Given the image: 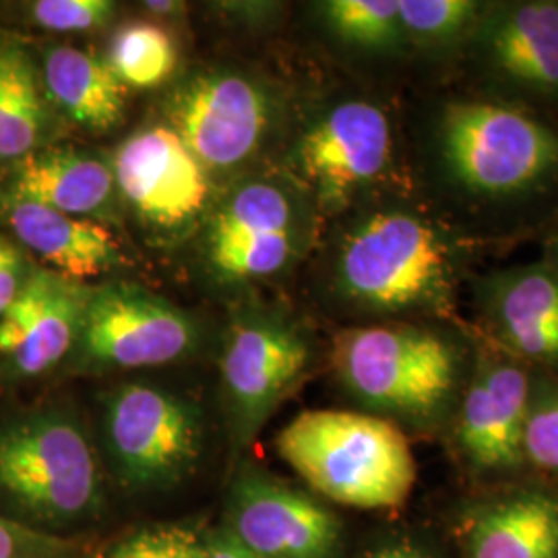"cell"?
Wrapping results in <instances>:
<instances>
[{
	"instance_id": "6da1fadb",
	"label": "cell",
	"mask_w": 558,
	"mask_h": 558,
	"mask_svg": "<svg viewBox=\"0 0 558 558\" xmlns=\"http://www.w3.org/2000/svg\"><path fill=\"white\" fill-rule=\"evenodd\" d=\"M412 179L480 248L539 236L558 216V124L447 85L420 112Z\"/></svg>"
},
{
	"instance_id": "7a4b0ae2",
	"label": "cell",
	"mask_w": 558,
	"mask_h": 558,
	"mask_svg": "<svg viewBox=\"0 0 558 558\" xmlns=\"http://www.w3.org/2000/svg\"><path fill=\"white\" fill-rule=\"evenodd\" d=\"M480 253L416 189L393 191L338 218L320 292L341 315L364 320L356 325L461 320Z\"/></svg>"
},
{
	"instance_id": "3957f363",
	"label": "cell",
	"mask_w": 558,
	"mask_h": 558,
	"mask_svg": "<svg viewBox=\"0 0 558 558\" xmlns=\"http://www.w3.org/2000/svg\"><path fill=\"white\" fill-rule=\"evenodd\" d=\"M339 387L364 412L416 430L451 424L476 362L468 320L348 325L331 341Z\"/></svg>"
},
{
	"instance_id": "277c9868",
	"label": "cell",
	"mask_w": 558,
	"mask_h": 558,
	"mask_svg": "<svg viewBox=\"0 0 558 558\" xmlns=\"http://www.w3.org/2000/svg\"><path fill=\"white\" fill-rule=\"evenodd\" d=\"M286 163V174L311 197L323 221L385 193L414 189L393 112L364 96L315 106L290 143Z\"/></svg>"
},
{
	"instance_id": "5b68a950",
	"label": "cell",
	"mask_w": 558,
	"mask_h": 558,
	"mask_svg": "<svg viewBox=\"0 0 558 558\" xmlns=\"http://www.w3.org/2000/svg\"><path fill=\"white\" fill-rule=\"evenodd\" d=\"M276 449L313 490L356 509H398L416 484L408 435L368 412H300L279 430Z\"/></svg>"
},
{
	"instance_id": "8992f818",
	"label": "cell",
	"mask_w": 558,
	"mask_h": 558,
	"mask_svg": "<svg viewBox=\"0 0 558 558\" xmlns=\"http://www.w3.org/2000/svg\"><path fill=\"white\" fill-rule=\"evenodd\" d=\"M0 493L46 525L98 518L100 461L80 420L52 410L2 424Z\"/></svg>"
},
{
	"instance_id": "52a82bcc",
	"label": "cell",
	"mask_w": 558,
	"mask_h": 558,
	"mask_svg": "<svg viewBox=\"0 0 558 558\" xmlns=\"http://www.w3.org/2000/svg\"><path fill=\"white\" fill-rule=\"evenodd\" d=\"M319 211L294 180H248L209 214L203 253L221 283H248L290 274L319 239Z\"/></svg>"
},
{
	"instance_id": "ba28073f",
	"label": "cell",
	"mask_w": 558,
	"mask_h": 558,
	"mask_svg": "<svg viewBox=\"0 0 558 558\" xmlns=\"http://www.w3.org/2000/svg\"><path fill=\"white\" fill-rule=\"evenodd\" d=\"M451 81L558 124V0H488Z\"/></svg>"
},
{
	"instance_id": "9c48e42d",
	"label": "cell",
	"mask_w": 558,
	"mask_h": 558,
	"mask_svg": "<svg viewBox=\"0 0 558 558\" xmlns=\"http://www.w3.org/2000/svg\"><path fill=\"white\" fill-rule=\"evenodd\" d=\"M101 440L120 486L161 493L191 478L203 458L199 405L154 383H122L104 399Z\"/></svg>"
},
{
	"instance_id": "30bf717a",
	"label": "cell",
	"mask_w": 558,
	"mask_h": 558,
	"mask_svg": "<svg viewBox=\"0 0 558 558\" xmlns=\"http://www.w3.org/2000/svg\"><path fill=\"white\" fill-rule=\"evenodd\" d=\"M313 362L315 339L290 313L260 306L234 317L221 350L220 379L236 451L259 435Z\"/></svg>"
},
{
	"instance_id": "8fae6325",
	"label": "cell",
	"mask_w": 558,
	"mask_h": 558,
	"mask_svg": "<svg viewBox=\"0 0 558 558\" xmlns=\"http://www.w3.org/2000/svg\"><path fill=\"white\" fill-rule=\"evenodd\" d=\"M197 320L133 283L92 288L71 354L83 373L135 371L189 359L199 348Z\"/></svg>"
},
{
	"instance_id": "7c38bea8",
	"label": "cell",
	"mask_w": 558,
	"mask_h": 558,
	"mask_svg": "<svg viewBox=\"0 0 558 558\" xmlns=\"http://www.w3.org/2000/svg\"><path fill=\"white\" fill-rule=\"evenodd\" d=\"M168 126L211 172H230L269 140L278 96L265 83L234 71H205L182 81L166 104Z\"/></svg>"
},
{
	"instance_id": "4fadbf2b",
	"label": "cell",
	"mask_w": 558,
	"mask_h": 558,
	"mask_svg": "<svg viewBox=\"0 0 558 558\" xmlns=\"http://www.w3.org/2000/svg\"><path fill=\"white\" fill-rule=\"evenodd\" d=\"M476 333V362L451 418L461 459L478 472H507L523 461V426L534 371Z\"/></svg>"
},
{
	"instance_id": "5bb4252c",
	"label": "cell",
	"mask_w": 558,
	"mask_h": 558,
	"mask_svg": "<svg viewBox=\"0 0 558 558\" xmlns=\"http://www.w3.org/2000/svg\"><path fill=\"white\" fill-rule=\"evenodd\" d=\"M117 191L147 228L182 234L207 214L214 180L168 124L124 141L114 156Z\"/></svg>"
},
{
	"instance_id": "9a60e30c",
	"label": "cell",
	"mask_w": 558,
	"mask_h": 558,
	"mask_svg": "<svg viewBox=\"0 0 558 558\" xmlns=\"http://www.w3.org/2000/svg\"><path fill=\"white\" fill-rule=\"evenodd\" d=\"M468 294L484 338L558 379V278L542 260L474 274Z\"/></svg>"
},
{
	"instance_id": "2e32d148",
	"label": "cell",
	"mask_w": 558,
	"mask_h": 558,
	"mask_svg": "<svg viewBox=\"0 0 558 558\" xmlns=\"http://www.w3.org/2000/svg\"><path fill=\"white\" fill-rule=\"evenodd\" d=\"M223 530L253 558H336L341 539L329 509L255 468L232 482Z\"/></svg>"
},
{
	"instance_id": "e0dca14e",
	"label": "cell",
	"mask_w": 558,
	"mask_h": 558,
	"mask_svg": "<svg viewBox=\"0 0 558 558\" xmlns=\"http://www.w3.org/2000/svg\"><path fill=\"white\" fill-rule=\"evenodd\" d=\"M92 288L52 269H32L0 317V362L11 375L40 377L73 354Z\"/></svg>"
},
{
	"instance_id": "ac0fdd59",
	"label": "cell",
	"mask_w": 558,
	"mask_h": 558,
	"mask_svg": "<svg viewBox=\"0 0 558 558\" xmlns=\"http://www.w3.org/2000/svg\"><path fill=\"white\" fill-rule=\"evenodd\" d=\"M7 220L15 236L52 271L83 281L122 265L114 234L89 218H73L29 201L7 203Z\"/></svg>"
},
{
	"instance_id": "d6986e66",
	"label": "cell",
	"mask_w": 558,
	"mask_h": 558,
	"mask_svg": "<svg viewBox=\"0 0 558 558\" xmlns=\"http://www.w3.org/2000/svg\"><path fill=\"white\" fill-rule=\"evenodd\" d=\"M11 199L29 201L73 218H89L112 203L114 170L77 149H36L17 160Z\"/></svg>"
},
{
	"instance_id": "ffe728a7",
	"label": "cell",
	"mask_w": 558,
	"mask_h": 558,
	"mask_svg": "<svg viewBox=\"0 0 558 558\" xmlns=\"http://www.w3.org/2000/svg\"><path fill=\"white\" fill-rule=\"evenodd\" d=\"M465 558H558V497L519 490L474 511Z\"/></svg>"
},
{
	"instance_id": "44dd1931",
	"label": "cell",
	"mask_w": 558,
	"mask_h": 558,
	"mask_svg": "<svg viewBox=\"0 0 558 558\" xmlns=\"http://www.w3.org/2000/svg\"><path fill=\"white\" fill-rule=\"evenodd\" d=\"M44 80L60 110L87 131H110L124 117L129 87L92 50L54 46L46 54Z\"/></svg>"
},
{
	"instance_id": "7402d4cb",
	"label": "cell",
	"mask_w": 558,
	"mask_h": 558,
	"mask_svg": "<svg viewBox=\"0 0 558 558\" xmlns=\"http://www.w3.org/2000/svg\"><path fill=\"white\" fill-rule=\"evenodd\" d=\"M488 0H399L408 57L451 80Z\"/></svg>"
},
{
	"instance_id": "603a6c76",
	"label": "cell",
	"mask_w": 558,
	"mask_h": 558,
	"mask_svg": "<svg viewBox=\"0 0 558 558\" xmlns=\"http://www.w3.org/2000/svg\"><path fill=\"white\" fill-rule=\"evenodd\" d=\"M325 32L348 50L410 59L399 21V0H327L317 4Z\"/></svg>"
},
{
	"instance_id": "cb8c5ba5",
	"label": "cell",
	"mask_w": 558,
	"mask_h": 558,
	"mask_svg": "<svg viewBox=\"0 0 558 558\" xmlns=\"http://www.w3.org/2000/svg\"><path fill=\"white\" fill-rule=\"evenodd\" d=\"M44 129V104L36 73L20 52L0 94V160H21L36 151Z\"/></svg>"
},
{
	"instance_id": "d4e9b609",
	"label": "cell",
	"mask_w": 558,
	"mask_h": 558,
	"mask_svg": "<svg viewBox=\"0 0 558 558\" xmlns=\"http://www.w3.org/2000/svg\"><path fill=\"white\" fill-rule=\"evenodd\" d=\"M110 66L126 87H156L177 66V46L156 23H129L110 46Z\"/></svg>"
},
{
	"instance_id": "484cf974",
	"label": "cell",
	"mask_w": 558,
	"mask_h": 558,
	"mask_svg": "<svg viewBox=\"0 0 558 558\" xmlns=\"http://www.w3.org/2000/svg\"><path fill=\"white\" fill-rule=\"evenodd\" d=\"M521 447L525 463L558 476V379L536 371Z\"/></svg>"
},
{
	"instance_id": "4316f807",
	"label": "cell",
	"mask_w": 558,
	"mask_h": 558,
	"mask_svg": "<svg viewBox=\"0 0 558 558\" xmlns=\"http://www.w3.org/2000/svg\"><path fill=\"white\" fill-rule=\"evenodd\" d=\"M104 558H205V538L189 525L158 523L135 530Z\"/></svg>"
},
{
	"instance_id": "83f0119b",
	"label": "cell",
	"mask_w": 558,
	"mask_h": 558,
	"mask_svg": "<svg viewBox=\"0 0 558 558\" xmlns=\"http://www.w3.org/2000/svg\"><path fill=\"white\" fill-rule=\"evenodd\" d=\"M117 11L110 0H38L32 4V20L50 32H89L101 27Z\"/></svg>"
},
{
	"instance_id": "f1b7e54d",
	"label": "cell",
	"mask_w": 558,
	"mask_h": 558,
	"mask_svg": "<svg viewBox=\"0 0 558 558\" xmlns=\"http://www.w3.org/2000/svg\"><path fill=\"white\" fill-rule=\"evenodd\" d=\"M71 550L60 538L0 518V558H66Z\"/></svg>"
},
{
	"instance_id": "f546056e",
	"label": "cell",
	"mask_w": 558,
	"mask_h": 558,
	"mask_svg": "<svg viewBox=\"0 0 558 558\" xmlns=\"http://www.w3.org/2000/svg\"><path fill=\"white\" fill-rule=\"evenodd\" d=\"M29 274L32 269L27 267V260L23 259L20 246L0 236V317L20 296Z\"/></svg>"
},
{
	"instance_id": "4dcf8cb0",
	"label": "cell",
	"mask_w": 558,
	"mask_h": 558,
	"mask_svg": "<svg viewBox=\"0 0 558 558\" xmlns=\"http://www.w3.org/2000/svg\"><path fill=\"white\" fill-rule=\"evenodd\" d=\"M205 558H253L228 530L205 538Z\"/></svg>"
},
{
	"instance_id": "1f68e13d",
	"label": "cell",
	"mask_w": 558,
	"mask_h": 558,
	"mask_svg": "<svg viewBox=\"0 0 558 558\" xmlns=\"http://www.w3.org/2000/svg\"><path fill=\"white\" fill-rule=\"evenodd\" d=\"M539 260L558 278V216L539 232Z\"/></svg>"
},
{
	"instance_id": "d6a6232c",
	"label": "cell",
	"mask_w": 558,
	"mask_h": 558,
	"mask_svg": "<svg viewBox=\"0 0 558 558\" xmlns=\"http://www.w3.org/2000/svg\"><path fill=\"white\" fill-rule=\"evenodd\" d=\"M368 558H426L420 550L412 548L410 544H389L375 550Z\"/></svg>"
},
{
	"instance_id": "836d02e7",
	"label": "cell",
	"mask_w": 558,
	"mask_h": 558,
	"mask_svg": "<svg viewBox=\"0 0 558 558\" xmlns=\"http://www.w3.org/2000/svg\"><path fill=\"white\" fill-rule=\"evenodd\" d=\"M145 7L158 15H174L184 4L182 2H145Z\"/></svg>"
}]
</instances>
